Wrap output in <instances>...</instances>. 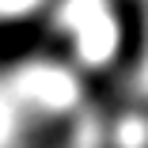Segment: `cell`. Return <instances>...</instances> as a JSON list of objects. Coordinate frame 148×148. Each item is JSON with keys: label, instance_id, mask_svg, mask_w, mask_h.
<instances>
[{"label": "cell", "instance_id": "1", "mask_svg": "<svg viewBox=\"0 0 148 148\" xmlns=\"http://www.w3.org/2000/svg\"><path fill=\"white\" fill-rule=\"evenodd\" d=\"M118 61L122 65H137L144 53V8L140 0H118Z\"/></svg>", "mask_w": 148, "mask_h": 148}, {"label": "cell", "instance_id": "2", "mask_svg": "<svg viewBox=\"0 0 148 148\" xmlns=\"http://www.w3.org/2000/svg\"><path fill=\"white\" fill-rule=\"evenodd\" d=\"M42 46V31L38 27H27V23H8L0 27V61H12V57H23Z\"/></svg>", "mask_w": 148, "mask_h": 148}]
</instances>
